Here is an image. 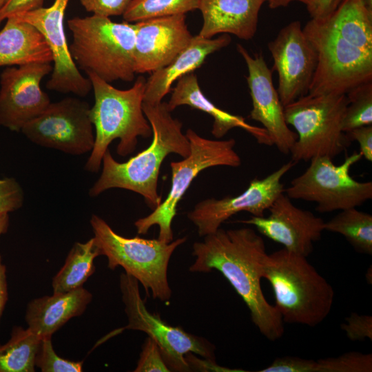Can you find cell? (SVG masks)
Segmentation results:
<instances>
[{
	"label": "cell",
	"instance_id": "obj_1",
	"mask_svg": "<svg viewBox=\"0 0 372 372\" xmlns=\"http://www.w3.org/2000/svg\"><path fill=\"white\" fill-rule=\"evenodd\" d=\"M318 63L308 94H347L372 81V11L362 0H343L325 18L302 28Z\"/></svg>",
	"mask_w": 372,
	"mask_h": 372
},
{
	"label": "cell",
	"instance_id": "obj_2",
	"mask_svg": "<svg viewBox=\"0 0 372 372\" xmlns=\"http://www.w3.org/2000/svg\"><path fill=\"white\" fill-rule=\"evenodd\" d=\"M267 254L263 238L253 229L220 227L193 245L195 260L189 270L219 271L242 299L260 333L274 342L284 333V322L261 288L262 266Z\"/></svg>",
	"mask_w": 372,
	"mask_h": 372
},
{
	"label": "cell",
	"instance_id": "obj_3",
	"mask_svg": "<svg viewBox=\"0 0 372 372\" xmlns=\"http://www.w3.org/2000/svg\"><path fill=\"white\" fill-rule=\"evenodd\" d=\"M143 110L152 130L150 145L124 163L116 161L108 149L103 157L101 176L89 190L90 197L121 188L141 195L151 209L161 203L157 189L161 164L169 154L187 157L190 145L183 133L182 123L172 116L167 103L143 102Z\"/></svg>",
	"mask_w": 372,
	"mask_h": 372
},
{
	"label": "cell",
	"instance_id": "obj_4",
	"mask_svg": "<svg viewBox=\"0 0 372 372\" xmlns=\"http://www.w3.org/2000/svg\"><path fill=\"white\" fill-rule=\"evenodd\" d=\"M307 258L285 248L267 254L262 278L272 287L284 322L316 327L329 315L334 291Z\"/></svg>",
	"mask_w": 372,
	"mask_h": 372
},
{
	"label": "cell",
	"instance_id": "obj_5",
	"mask_svg": "<svg viewBox=\"0 0 372 372\" xmlns=\"http://www.w3.org/2000/svg\"><path fill=\"white\" fill-rule=\"evenodd\" d=\"M94 95L90 118L95 129L94 147L85 170L97 172L110 144L119 139L116 152L121 156L132 153L138 137L149 138L152 127L143 110L146 79L139 76L132 87L119 90L94 74H87Z\"/></svg>",
	"mask_w": 372,
	"mask_h": 372
},
{
	"label": "cell",
	"instance_id": "obj_6",
	"mask_svg": "<svg viewBox=\"0 0 372 372\" xmlns=\"http://www.w3.org/2000/svg\"><path fill=\"white\" fill-rule=\"evenodd\" d=\"M68 25L72 34L70 54L86 74H94L110 83L134 80V23L92 14L72 18Z\"/></svg>",
	"mask_w": 372,
	"mask_h": 372
},
{
	"label": "cell",
	"instance_id": "obj_7",
	"mask_svg": "<svg viewBox=\"0 0 372 372\" xmlns=\"http://www.w3.org/2000/svg\"><path fill=\"white\" fill-rule=\"evenodd\" d=\"M90 222L95 243L101 255L107 257L109 269L122 267L125 273L142 284L146 293L149 295L150 291L154 298L162 302L169 300V262L175 249L187 240V237L169 243L158 238H126L116 233L97 215L92 214Z\"/></svg>",
	"mask_w": 372,
	"mask_h": 372
},
{
	"label": "cell",
	"instance_id": "obj_8",
	"mask_svg": "<svg viewBox=\"0 0 372 372\" xmlns=\"http://www.w3.org/2000/svg\"><path fill=\"white\" fill-rule=\"evenodd\" d=\"M348 104L346 94H307L284 106L286 122L296 131L291 161H309L317 156L333 158L351 142L342 130Z\"/></svg>",
	"mask_w": 372,
	"mask_h": 372
},
{
	"label": "cell",
	"instance_id": "obj_9",
	"mask_svg": "<svg viewBox=\"0 0 372 372\" xmlns=\"http://www.w3.org/2000/svg\"><path fill=\"white\" fill-rule=\"evenodd\" d=\"M185 135L189 141L190 153L180 161L170 163L172 185L167 198L150 214L134 223L138 234H146L152 226L158 225V239L167 243L173 240L172 223L178 204L198 174L211 167H237L241 165V158L234 149V138L208 139L192 129H188Z\"/></svg>",
	"mask_w": 372,
	"mask_h": 372
},
{
	"label": "cell",
	"instance_id": "obj_10",
	"mask_svg": "<svg viewBox=\"0 0 372 372\" xmlns=\"http://www.w3.org/2000/svg\"><path fill=\"white\" fill-rule=\"evenodd\" d=\"M362 158L354 152L336 165L328 156L314 157L284 193L291 199L316 203V210L322 213L359 207L372 198V182L358 181L350 175L351 167Z\"/></svg>",
	"mask_w": 372,
	"mask_h": 372
},
{
	"label": "cell",
	"instance_id": "obj_11",
	"mask_svg": "<svg viewBox=\"0 0 372 372\" xmlns=\"http://www.w3.org/2000/svg\"><path fill=\"white\" fill-rule=\"evenodd\" d=\"M120 289L127 324L110 333V337L130 329L145 332L158 345L163 358L170 371H189L186 355L192 353L216 362L215 347L205 338L191 334L180 327L166 323L159 314L150 313L141 298L138 281L132 276L123 273Z\"/></svg>",
	"mask_w": 372,
	"mask_h": 372
},
{
	"label": "cell",
	"instance_id": "obj_12",
	"mask_svg": "<svg viewBox=\"0 0 372 372\" xmlns=\"http://www.w3.org/2000/svg\"><path fill=\"white\" fill-rule=\"evenodd\" d=\"M90 106L78 98L67 97L50 103L21 132L33 143L71 155L92 151L95 136Z\"/></svg>",
	"mask_w": 372,
	"mask_h": 372
},
{
	"label": "cell",
	"instance_id": "obj_13",
	"mask_svg": "<svg viewBox=\"0 0 372 372\" xmlns=\"http://www.w3.org/2000/svg\"><path fill=\"white\" fill-rule=\"evenodd\" d=\"M295 163L289 161L263 178H254L240 194L220 199L207 198L198 203L187 218L196 227L199 236L214 233L232 216L247 211L263 216L275 200L284 193L283 176Z\"/></svg>",
	"mask_w": 372,
	"mask_h": 372
},
{
	"label": "cell",
	"instance_id": "obj_14",
	"mask_svg": "<svg viewBox=\"0 0 372 372\" xmlns=\"http://www.w3.org/2000/svg\"><path fill=\"white\" fill-rule=\"evenodd\" d=\"M278 76V93L283 106L308 94L318 63L317 52L303 32L301 23L284 26L268 43Z\"/></svg>",
	"mask_w": 372,
	"mask_h": 372
},
{
	"label": "cell",
	"instance_id": "obj_15",
	"mask_svg": "<svg viewBox=\"0 0 372 372\" xmlns=\"http://www.w3.org/2000/svg\"><path fill=\"white\" fill-rule=\"evenodd\" d=\"M70 0H55L48 8H39L14 15L33 25L43 36L52 55V70L48 89L84 97L92 90L90 79L83 76L70 52L64 30V17Z\"/></svg>",
	"mask_w": 372,
	"mask_h": 372
},
{
	"label": "cell",
	"instance_id": "obj_16",
	"mask_svg": "<svg viewBox=\"0 0 372 372\" xmlns=\"http://www.w3.org/2000/svg\"><path fill=\"white\" fill-rule=\"evenodd\" d=\"M52 70L50 63H31L6 68L0 75V125L21 132L51 103L41 87Z\"/></svg>",
	"mask_w": 372,
	"mask_h": 372
},
{
	"label": "cell",
	"instance_id": "obj_17",
	"mask_svg": "<svg viewBox=\"0 0 372 372\" xmlns=\"http://www.w3.org/2000/svg\"><path fill=\"white\" fill-rule=\"evenodd\" d=\"M285 193L273 203L267 216H254L240 222L256 227L258 232L295 254L307 257L324 231V220L296 207Z\"/></svg>",
	"mask_w": 372,
	"mask_h": 372
},
{
	"label": "cell",
	"instance_id": "obj_18",
	"mask_svg": "<svg viewBox=\"0 0 372 372\" xmlns=\"http://www.w3.org/2000/svg\"><path fill=\"white\" fill-rule=\"evenodd\" d=\"M237 50L246 63L247 82L252 102L250 118L259 122L267 131L272 145L284 154L290 153L297 134L287 123L284 106L274 87L271 70L260 54L254 56L240 44Z\"/></svg>",
	"mask_w": 372,
	"mask_h": 372
},
{
	"label": "cell",
	"instance_id": "obj_19",
	"mask_svg": "<svg viewBox=\"0 0 372 372\" xmlns=\"http://www.w3.org/2000/svg\"><path fill=\"white\" fill-rule=\"evenodd\" d=\"M134 25L136 74L152 73L168 65L193 37L185 14L148 19Z\"/></svg>",
	"mask_w": 372,
	"mask_h": 372
},
{
	"label": "cell",
	"instance_id": "obj_20",
	"mask_svg": "<svg viewBox=\"0 0 372 372\" xmlns=\"http://www.w3.org/2000/svg\"><path fill=\"white\" fill-rule=\"evenodd\" d=\"M265 0H199L203 23L198 35L211 39L231 34L249 40L256 32L260 8Z\"/></svg>",
	"mask_w": 372,
	"mask_h": 372
},
{
	"label": "cell",
	"instance_id": "obj_21",
	"mask_svg": "<svg viewBox=\"0 0 372 372\" xmlns=\"http://www.w3.org/2000/svg\"><path fill=\"white\" fill-rule=\"evenodd\" d=\"M231 37L225 34L216 38L193 36L189 43L167 65L153 72L146 80L143 102L156 104L171 91L174 82L200 67L211 54L227 46Z\"/></svg>",
	"mask_w": 372,
	"mask_h": 372
},
{
	"label": "cell",
	"instance_id": "obj_22",
	"mask_svg": "<svg viewBox=\"0 0 372 372\" xmlns=\"http://www.w3.org/2000/svg\"><path fill=\"white\" fill-rule=\"evenodd\" d=\"M183 105L203 111L213 118L211 134L216 138H222L230 130L239 127L252 135L258 143L273 145L267 131L262 127L251 125L243 117L229 113L209 101L203 93L198 79L193 72L178 79L170 99L167 103L171 112Z\"/></svg>",
	"mask_w": 372,
	"mask_h": 372
},
{
	"label": "cell",
	"instance_id": "obj_23",
	"mask_svg": "<svg viewBox=\"0 0 372 372\" xmlns=\"http://www.w3.org/2000/svg\"><path fill=\"white\" fill-rule=\"evenodd\" d=\"M92 299V293L83 287L35 298L26 309L28 329L41 339L52 338L71 318L81 316Z\"/></svg>",
	"mask_w": 372,
	"mask_h": 372
},
{
	"label": "cell",
	"instance_id": "obj_24",
	"mask_svg": "<svg viewBox=\"0 0 372 372\" xmlns=\"http://www.w3.org/2000/svg\"><path fill=\"white\" fill-rule=\"evenodd\" d=\"M52 63L51 51L31 24L12 16L0 30V67Z\"/></svg>",
	"mask_w": 372,
	"mask_h": 372
},
{
	"label": "cell",
	"instance_id": "obj_25",
	"mask_svg": "<svg viewBox=\"0 0 372 372\" xmlns=\"http://www.w3.org/2000/svg\"><path fill=\"white\" fill-rule=\"evenodd\" d=\"M101 255L94 238L75 242L64 265L52 278L53 293H66L83 287L95 271L94 259Z\"/></svg>",
	"mask_w": 372,
	"mask_h": 372
},
{
	"label": "cell",
	"instance_id": "obj_26",
	"mask_svg": "<svg viewBox=\"0 0 372 372\" xmlns=\"http://www.w3.org/2000/svg\"><path fill=\"white\" fill-rule=\"evenodd\" d=\"M41 340L29 329L15 327L10 340L0 346V372H34Z\"/></svg>",
	"mask_w": 372,
	"mask_h": 372
},
{
	"label": "cell",
	"instance_id": "obj_27",
	"mask_svg": "<svg viewBox=\"0 0 372 372\" xmlns=\"http://www.w3.org/2000/svg\"><path fill=\"white\" fill-rule=\"evenodd\" d=\"M343 236L354 249L372 254V215L356 207L341 210L324 223V231Z\"/></svg>",
	"mask_w": 372,
	"mask_h": 372
},
{
	"label": "cell",
	"instance_id": "obj_28",
	"mask_svg": "<svg viewBox=\"0 0 372 372\" xmlns=\"http://www.w3.org/2000/svg\"><path fill=\"white\" fill-rule=\"evenodd\" d=\"M199 0H132L123 14L125 21L185 14L198 8Z\"/></svg>",
	"mask_w": 372,
	"mask_h": 372
},
{
	"label": "cell",
	"instance_id": "obj_29",
	"mask_svg": "<svg viewBox=\"0 0 372 372\" xmlns=\"http://www.w3.org/2000/svg\"><path fill=\"white\" fill-rule=\"evenodd\" d=\"M348 104L342 130L347 133L358 127L372 125V81L360 84L347 94Z\"/></svg>",
	"mask_w": 372,
	"mask_h": 372
},
{
	"label": "cell",
	"instance_id": "obj_30",
	"mask_svg": "<svg viewBox=\"0 0 372 372\" xmlns=\"http://www.w3.org/2000/svg\"><path fill=\"white\" fill-rule=\"evenodd\" d=\"M316 372H371L372 354L349 351L337 357L320 358Z\"/></svg>",
	"mask_w": 372,
	"mask_h": 372
},
{
	"label": "cell",
	"instance_id": "obj_31",
	"mask_svg": "<svg viewBox=\"0 0 372 372\" xmlns=\"http://www.w3.org/2000/svg\"><path fill=\"white\" fill-rule=\"evenodd\" d=\"M35 366L42 372H81L83 361H71L59 356L54 350L52 338H44L41 340Z\"/></svg>",
	"mask_w": 372,
	"mask_h": 372
},
{
	"label": "cell",
	"instance_id": "obj_32",
	"mask_svg": "<svg viewBox=\"0 0 372 372\" xmlns=\"http://www.w3.org/2000/svg\"><path fill=\"white\" fill-rule=\"evenodd\" d=\"M135 372H169L160 348L150 337H147L143 343Z\"/></svg>",
	"mask_w": 372,
	"mask_h": 372
},
{
	"label": "cell",
	"instance_id": "obj_33",
	"mask_svg": "<svg viewBox=\"0 0 372 372\" xmlns=\"http://www.w3.org/2000/svg\"><path fill=\"white\" fill-rule=\"evenodd\" d=\"M24 202V192L12 177L0 178V216L20 209Z\"/></svg>",
	"mask_w": 372,
	"mask_h": 372
},
{
	"label": "cell",
	"instance_id": "obj_34",
	"mask_svg": "<svg viewBox=\"0 0 372 372\" xmlns=\"http://www.w3.org/2000/svg\"><path fill=\"white\" fill-rule=\"evenodd\" d=\"M342 330L353 342L365 339L372 340V316L351 313L341 324Z\"/></svg>",
	"mask_w": 372,
	"mask_h": 372
},
{
	"label": "cell",
	"instance_id": "obj_35",
	"mask_svg": "<svg viewBox=\"0 0 372 372\" xmlns=\"http://www.w3.org/2000/svg\"><path fill=\"white\" fill-rule=\"evenodd\" d=\"M317 361L296 356L276 358L259 372H316Z\"/></svg>",
	"mask_w": 372,
	"mask_h": 372
},
{
	"label": "cell",
	"instance_id": "obj_36",
	"mask_svg": "<svg viewBox=\"0 0 372 372\" xmlns=\"http://www.w3.org/2000/svg\"><path fill=\"white\" fill-rule=\"evenodd\" d=\"M132 0H80L87 12L110 17L123 15Z\"/></svg>",
	"mask_w": 372,
	"mask_h": 372
},
{
	"label": "cell",
	"instance_id": "obj_37",
	"mask_svg": "<svg viewBox=\"0 0 372 372\" xmlns=\"http://www.w3.org/2000/svg\"><path fill=\"white\" fill-rule=\"evenodd\" d=\"M44 0H6L0 8V24L8 17L43 7Z\"/></svg>",
	"mask_w": 372,
	"mask_h": 372
},
{
	"label": "cell",
	"instance_id": "obj_38",
	"mask_svg": "<svg viewBox=\"0 0 372 372\" xmlns=\"http://www.w3.org/2000/svg\"><path fill=\"white\" fill-rule=\"evenodd\" d=\"M348 139L359 143L360 153L366 160L372 161V125L355 128L346 133Z\"/></svg>",
	"mask_w": 372,
	"mask_h": 372
},
{
	"label": "cell",
	"instance_id": "obj_39",
	"mask_svg": "<svg viewBox=\"0 0 372 372\" xmlns=\"http://www.w3.org/2000/svg\"><path fill=\"white\" fill-rule=\"evenodd\" d=\"M343 0H311L306 6L311 19H320L333 12Z\"/></svg>",
	"mask_w": 372,
	"mask_h": 372
},
{
	"label": "cell",
	"instance_id": "obj_40",
	"mask_svg": "<svg viewBox=\"0 0 372 372\" xmlns=\"http://www.w3.org/2000/svg\"><path fill=\"white\" fill-rule=\"evenodd\" d=\"M8 298L6 268L0 256V319Z\"/></svg>",
	"mask_w": 372,
	"mask_h": 372
},
{
	"label": "cell",
	"instance_id": "obj_41",
	"mask_svg": "<svg viewBox=\"0 0 372 372\" xmlns=\"http://www.w3.org/2000/svg\"><path fill=\"white\" fill-rule=\"evenodd\" d=\"M268 6L271 9H276L280 7H286L293 1H300L306 6L310 3L311 0H265Z\"/></svg>",
	"mask_w": 372,
	"mask_h": 372
},
{
	"label": "cell",
	"instance_id": "obj_42",
	"mask_svg": "<svg viewBox=\"0 0 372 372\" xmlns=\"http://www.w3.org/2000/svg\"><path fill=\"white\" fill-rule=\"evenodd\" d=\"M9 226V215L8 214L0 216V237L5 234Z\"/></svg>",
	"mask_w": 372,
	"mask_h": 372
},
{
	"label": "cell",
	"instance_id": "obj_43",
	"mask_svg": "<svg viewBox=\"0 0 372 372\" xmlns=\"http://www.w3.org/2000/svg\"><path fill=\"white\" fill-rule=\"evenodd\" d=\"M365 6L371 11H372V0H362Z\"/></svg>",
	"mask_w": 372,
	"mask_h": 372
},
{
	"label": "cell",
	"instance_id": "obj_44",
	"mask_svg": "<svg viewBox=\"0 0 372 372\" xmlns=\"http://www.w3.org/2000/svg\"><path fill=\"white\" fill-rule=\"evenodd\" d=\"M6 0H0V8L2 7Z\"/></svg>",
	"mask_w": 372,
	"mask_h": 372
}]
</instances>
